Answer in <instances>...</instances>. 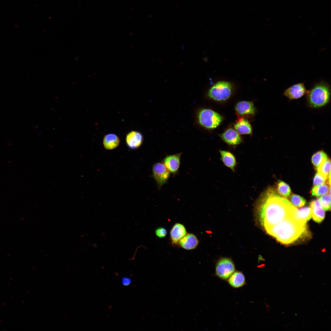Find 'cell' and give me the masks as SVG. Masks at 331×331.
Masks as SVG:
<instances>
[{
	"label": "cell",
	"instance_id": "1",
	"mask_svg": "<svg viewBox=\"0 0 331 331\" xmlns=\"http://www.w3.org/2000/svg\"><path fill=\"white\" fill-rule=\"evenodd\" d=\"M296 209L288 200L272 188L268 189L262 195L256 206L259 221L265 230L293 216Z\"/></svg>",
	"mask_w": 331,
	"mask_h": 331
},
{
	"label": "cell",
	"instance_id": "2",
	"mask_svg": "<svg viewBox=\"0 0 331 331\" xmlns=\"http://www.w3.org/2000/svg\"><path fill=\"white\" fill-rule=\"evenodd\" d=\"M306 230V224L298 222L293 215L271 227L265 231L280 243L288 244L296 241Z\"/></svg>",
	"mask_w": 331,
	"mask_h": 331
},
{
	"label": "cell",
	"instance_id": "3",
	"mask_svg": "<svg viewBox=\"0 0 331 331\" xmlns=\"http://www.w3.org/2000/svg\"><path fill=\"white\" fill-rule=\"evenodd\" d=\"M308 105L312 108L324 107L329 103L330 98V88L326 82L321 81L316 84L306 93Z\"/></svg>",
	"mask_w": 331,
	"mask_h": 331
},
{
	"label": "cell",
	"instance_id": "4",
	"mask_svg": "<svg viewBox=\"0 0 331 331\" xmlns=\"http://www.w3.org/2000/svg\"><path fill=\"white\" fill-rule=\"evenodd\" d=\"M197 117L200 124L208 129L216 128L223 119L218 113L208 109H204L200 111Z\"/></svg>",
	"mask_w": 331,
	"mask_h": 331
},
{
	"label": "cell",
	"instance_id": "5",
	"mask_svg": "<svg viewBox=\"0 0 331 331\" xmlns=\"http://www.w3.org/2000/svg\"><path fill=\"white\" fill-rule=\"evenodd\" d=\"M232 90V86L231 83L221 81L217 82L210 88L208 96L215 100L225 101L230 97Z\"/></svg>",
	"mask_w": 331,
	"mask_h": 331
},
{
	"label": "cell",
	"instance_id": "6",
	"mask_svg": "<svg viewBox=\"0 0 331 331\" xmlns=\"http://www.w3.org/2000/svg\"><path fill=\"white\" fill-rule=\"evenodd\" d=\"M235 271L234 264L230 258H222L216 264V275L222 280H227Z\"/></svg>",
	"mask_w": 331,
	"mask_h": 331
},
{
	"label": "cell",
	"instance_id": "7",
	"mask_svg": "<svg viewBox=\"0 0 331 331\" xmlns=\"http://www.w3.org/2000/svg\"><path fill=\"white\" fill-rule=\"evenodd\" d=\"M153 177L160 188L169 180L170 173L162 162L155 163L152 168Z\"/></svg>",
	"mask_w": 331,
	"mask_h": 331
},
{
	"label": "cell",
	"instance_id": "8",
	"mask_svg": "<svg viewBox=\"0 0 331 331\" xmlns=\"http://www.w3.org/2000/svg\"><path fill=\"white\" fill-rule=\"evenodd\" d=\"M307 91L304 84L300 83L288 87L284 90L283 94L289 100H296L301 98L306 94Z\"/></svg>",
	"mask_w": 331,
	"mask_h": 331
},
{
	"label": "cell",
	"instance_id": "9",
	"mask_svg": "<svg viewBox=\"0 0 331 331\" xmlns=\"http://www.w3.org/2000/svg\"><path fill=\"white\" fill-rule=\"evenodd\" d=\"M181 153L166 156L163 159L162 162L169 171L173 175L178 172L181 163Z\"/></svg>",
	"mask_w": 331,
	"mask_h": 331
},
{
	"label": "cell",
	"instance_id": "10",
	"mask_svg": "<svg viewBox=\"0 0 331 331\" xmlns=\"http://www.w3.org/2000/svg\"><path fill=\"white\" fill-rule=\"evenodd\" d=\"M143 140L142 134L135 131H132L128 133L126 138L127 146L131 149H135L139 147L142 144Z\"/></svg>",
	"mask_w": 331,
	"mask_h": 331
},
{
	"label": "cell",
	"instance_id": "11",
	"mask_svg": "<svg viewBox=\"0 0 331 331\" xmlns=\"http://www.w3.org/2000/svg\"><path fill=\"white\" fill-rule=\"evenodd\" d=\"M178 243L181 248L186 250H192L198 246L199 241L196 236L192 233L187 234Z\"/></svg>",
	"mask_w": 331,
	"mask_h": 331
},
{
	"label": "cell",
	"instance_id": "12",
	"mask_svg": "<svg viewBox=\"0 0 331 331\" xmlns=\"http://www.w3.org/2000/svg\"><path fill=\"white\" fill-rule=\"evenodd\" d=\"M221 137L226 143L230 145H238L242 141L239 133L232 128L226 130L221 135Z\"/></svg>",
	"mask_w": 331,
	"mask_h": 331
},
{
	"label": "cell",
	"instance_id": "13",
	"mask_svg": "<svg viewBox=\"0 0 331 331\" xmlns=\"http://www.w3.org/2000/svg\"><path fill=\"white\" fill-rule=\"evenodd\" d=\"M186 234V230L184 225L179 223H175L170 231L172 242L174 244H176Z\"/></svg>",
	"mask_w": 331,
	"mask_h": 331
},
{
	"label": "cell",
	"instance_id": "14",
	"mask_svg": "<svg viewBox=\"0 0 331 331\" xmlns=\"http://www.w3.org/2000/svg\"><path fill=\"white\" fill-rule=\"evenodd\" d=\"M310 205L312 209L313 220L317 223H321L325 218V212L322 208L318 200L311 201Z\"/></svg>",
	"mask_w": 331,
	"mask_h": 331
},
{
	"label": "cell",
	"instance_id": "15",
	"mask_svg": "<svg viewBox=\"0 0 331 331\" xmlns=\"http://www.w3.org/2000/svg\"><path fill=\"white\" fill-rule=\"evenodd\" d=\"M312 215V211L310 207L306 206L297 209L293 216L298 222L306 224V222L311 219Z\"/></svg>",
	"mask_w": 331,
	"mask_h": 331
},
{
	"label": "cell",
	"instance_id": "16",
	"mask_svg": "<svg viewBox=\"0 0 331 331\" xmlns=\"http://www.w3.org/2000/svg\"><path fill=\"white\" fill-rule=\"evenodd\" d=\"M237 112L241 115H253L255 113V107L253 103L249 101H243L238 103L235 106Z\"/></svg>",
	"mask_w": 331,
	"mask_h": 331
},
{
	"label": "cell",
	"instance_id": "17",
	"mask_svg": "<svg viewBox=\"0 0 331 331\" xmlns=\"http://www.w3.org/2000/svg\"><path fill=\"white\" fill-rule=\"evenodd\" d=\"M228 283L232 287L238 288L244 286L245 283V277L240 271H234L227 280Z\"/></svg>",
	"mask_w": 331,
	"mask_h": 331
},
{
	"label": "cell",
	"instance_id": "18",
	"mask_svg": "<svg viewBox=\"0 0 331 331\" xmlns=\"http://www.w3.org/2000/svg\"><path fill=\"white\" fill-rule=\"evenodd\" d=\"M221 159L223 164L233 171H234L237 164L236 158L230 152L225 150H219Z\"/></svg>",
	"mask_w": 331,
	"mask_h": 331
},
{
	"label": "cell",
	"instance_id": "19",
	"mask_svg": "<svg viewBox=\"0 0 331 331\" xmlns=\"http://www.w3.org/2000/svg\"><path fill=\"white\" fill-rule=\"evenodd\" d=\"M120 143L119 137L115 134L109 133L104 137L103 144L107 150H112L117 147Z\"/></svg>",
	"mask_w": 331,
	"mask_h": 331
},
{
	"label": "cell",
	"instance_id": "20",
	"mask_svg": "<svg viewBox=\"0 0 331 331\" xmlns=\"http://www.w3.org/2000/svg\"><path fill=\"white\" fill-rule=\"evenodd\" d=\"M237 131L240 134H249L252 133V129L249 122L247 120H240L234 125Z\"/></svg>",
	"mask_w": 331,
	"mask_h": 331
},
{
	"label": "cell",
	"instance_id": "21",
	"mask_svg": "<svg viewBox=\"0 0 331 331\" xmlns=\"http://www.w3.org/2000/svg\"><path fill=\"white\" fill-rule=\"evenodd\" d=\"M328 159V156L323 150H319L315 153L312 157V163L316 169Z\"/></svg>",
	"mask_w": 331,
	"mask_h": 331
},
{
	"label": "cell",
	"instance_id": "22",
	"mask_svg": "<svg viewBox=\"0 0 331 331\" xmlns=\"http://www.w3.org/2000/svg\"><path fill=\"white\" fill-rule=\"evenodd\" d=\"M330 192V185L327 183L315 185L311 190L312 195L319 196L327 194Z\"/></svg>",
	"mask_w": 331,
	"mask_h": 331
},
{
	"label": "cell",
	"instance_id": "23",
	"mask_svg": "<svg viewBox=\"0 0 331 331\" xmlns=\"http://www.w3.org/2000/svg\"><path fill=\"white\" fill-rule=\"evenodd\" d=\"M277 191L281 196L285 197H288L291 193L289 186L282 181H279L277 184Z\"/></svg>",
	"mask_w": 331,
	"mask_h": 331
},
{
	"label": "cell",
	"instance_id": "24",
	"mask_svg": "<svg viewBox=\"0 0 331 331\" xmlns=\"http://www.w3.org/2000/svg\"><path fill=\"white\" fill-rule=\"evenodd\" d=\"M318 200L323 209L325 211L330 210L331 208L330 192L320 197Z\"/></svg>",
	"mask_w": 331,
	"mask_h": 331
},
{
	"label": "cell",
	"instance_id": "25",
	"mask_svg": "<svg viewBox=\"0 0 331 331\" xmlns=\"http://www.w3.org/2000/svg\"><path fill=\"white\" fill-rule=\"evenodd\" d=\"M328 177L324 175L320 172H318L315 175L313 180V184L314 185H317L327 183L329 185L330 184V179Z\"/></svg>",
	"mask_w": 331,
	"mask_h": 331
},
{
	"label": "cell",
	"instance_id": "26",
	"mask_svg": "<svg viewBox=\"0 0 331 331\" xmlns=\"http://www.w3.org/2000/svg\"><path fill=\"white\" fill-rule=\"evenodd\" d=\"M289 200L292 205L297 207H302L306 203L305 200L302 197L296 194L291 195L289 197Z\"/></svg>",
	"mask_w": 331,
	"mask_h": 331
},
{
	"label": "cell",
	"instance_id": "27",
	"mask_svg": "<svg viewBox=\"0 0 331 331\" xmlns=\"http://www.w3.org/2000/svg\"><path fill=\"white\" fill-rule=\"evenodd\" d=\"M330 160L328 159L325 162L318 167L316 170L318 172H320L324 175L328 177L330 175Z\"/></svg>",
	"mask_w": 331,
	"mask_h": 331
},
{
	"label": "cell",
	"instance_id": "28",
	"mask_svg": "<svg viewBox=\"0 0 331 331\" xmlns=\"http://www.w3.org/2000/svg\"><path fill=\"white\" fill-rule=\"evenodd\" d=\"M167 231L164 227H159L156 229L155 235L158 238H162L165 237L167 234Z\"/></svg>",
	"mask_w": 331,
	"mask_h": 331
},
{
	"label": "cell",
	"instance_id": "29",
	"mask_svg": "<svg viewBox=\"0 0 331 331\" xmlns=\"http://www.w3.org/2000/svg\"><path fill=\"white\" fill-rule=\"evenodd\" d=\"M131 282V279L129 277H124L122 281V283L123 285L125 286H127L129 285Z\"/></svg>",
	"mask_w": 331,
	"mask_h": 331
}]
</instances>
